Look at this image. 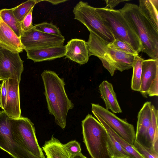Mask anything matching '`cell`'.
Segmentation results:
<instances>
[{"mask_svg": "<svg viewBox=\"0 0 158 158\" xmlns=\"http://www.w3.org/2000/svg\"><path fill=\"white\" fill-rule=\"evenodd\" d=\"M107 45L110 48L117 50L134 55H138L130 45L118 39H115L112 42L108 44Z\"/></svg>", "mask_w": 158, "mask_h": 158, "instance_id": "cell-29", "label": "cell"}, {"mask_svg": "<svg viewBox=\"0 0 158 158\" xmlns=\"http://www.w3.org/2000/svg\"><path fill=\"white\" fill-rule=\"evenodd\" d=\"M12 130L20 145L34 155L45 158L38 144L34 124L28 118L21 116L12 118Z\"/></svg>", "mask_w": 158, "mask_h": 158, "instance_id": "cell-7", "label": "cell"}, {"mask_svg": "<svg viewBox=\"0 0 158 158\" xmlns=\"http://www.w3.org/2000/svg\"><path fill=\"white\" fill-rule=\"evenodd\" d=\"M0 46L13 52L19 53L24 48L20 39L1 19L0 23Z\"/></svg>", "mask_w": 158, "mask_h": 158, "instance_id": "cell-17", "label": "cell"}, {"mask_svg": "<svg viewBox=\"0 0 158 158\" xmlns=\"http://www.w3.org/2000/svg\"><path fill=\"white\" fill-rule=\"evenodd\" d=\"M152 120L148 130L151 147L158 152V111L153 105L151 106Z\"/></svg>", "mask_w": 158, "mask_h": 158, "instance_id": "cell-23", "label": "cell"}, {"mask_svg": "<svg viewBox=\"0 0 158 158\" xmlns=\"http://www.w3.org/2000/svg\"><path fill=\"white\" fill-rule=\"evenodd\" d=\"M118 10L140 39L141 52L152 59H158V31L142 14L138 6L126 3Z\"/></svg>", "mask_w": 158, "mask_h": 158, "instance_id": "cell-2", "label": "cell"}, {"mask_svg": "<svg viewBox=\"0 0 158 158\" xmlns=\"http://www.w3.org/2000/svg\"><path fill=\"white\" fill-rule=\"evenodd\" d=\"M20 39L25 51L64 45L65 40L62 35L45 33L36 30L34 27L27 31H23Z\"/></svg>", "mask_w": 158, "mask_h": 158, "instance_id": "cell-9", "label": "cell"}, {"mask_svg": "<svg viewBox=\"0 0 158 158\" xmlns=\"http://www.w3.org/2000/svg\"><path fill=\"white\" fill-rule=\"evenodd\" d=\"M27 59L35 62L54 60L65 56V46L51 47L26 50Z\"/></svg>", "mask_w": 158, "mask_h": 158, "instance_id": "cell-16", "label": "cell"}, {"mask_svg": "<svg viewBox=\"0 0 158 158\" xmlns=\"http://www.w3.org/2000/svg\"><path fill=\"white\" fill-rule=\"evenodd\" d=\"M1 81V77H0V81Z\"/></svg>", "mask_w": 158, "mask_h": 158, "instance_id": "cell-39", "label": "cell"}, {"mask_svg": "<svg viewBox=\"0 0 158 158\" xmlns=\"http://www.w3.org/2000/svg\"><path fill=\"white\" fill-rule=\"evenodd\" d=\"M65 47L66 58L81 65L86 64L89 59L86 42L84 40L72 39L67 42Z\"/></svg>", "mask_w": 158, "mask_h": 158, "instance_id": "cell-15", "label": "cell"}, {"mask_svg": "<svg viewBox=\"0 0 158 158\" xmlns=\"http://www.w3.org/2000/svg\"><path fill=\"white\" fill-rule=\"evenodd\" d=\"M7 93L6 104L3 110L11 118L16 119L21 116L19 83L17 78L6 79Z\"/></svg>", "mask_w": 158, "mask_h": 158, "instance_id": "cell-13", "label": "cell"}, {"mask_svg": "<svg viewBox=\"0 0 158 158\" xmlns=\"http://www.w3.org/2000/svg\"><path fill=\"white\" fill-rule=\"evenodd\" d=\"M99 89L106 109L110 110L114 113H122L112 85L106 80L104 81L100 85Z\"/></svg>", "mask_w": 158, "mask_h": 158, "instance_id": "cell-19", "label": "cell"}, {"mask_svg": "<svg viewBox=\"0 0 158 158\" xmlns=\"http://www.w3.org/2000/svg\"><path fill=\"white\" fill-rule=\"evenodd\" d=\"M33 8L25 17L20 23L21 29L23 31H27L34 27L32 23V14Z\"/></svg>", "mask_w": 158, "mask_h": 158, "instance_id": "cell-32", "label": "cell"}, {"mask_svg": "<svg viewBox=\"0 0 158 158\" xmlns=\"http://www.w3.org/2000/svg\"><path fill=\"white\" fill-rule=\"evenodd\" d=\"M42 0H29L22 3L13 8V14L17 19L21 23L30 11L34 8L37 3Z\"/></svg>", "mask_w": 158, "mask_h": 158, "instance_id": "cell-26", "label": "cell"}, {"mask_svg": "<svg viewBox=\"0 0 158 158\" xmlns=\"http://www.w3.org/2000/svg\"><path fill=\"white\" fill-rule=\"evenodd\" d=\"M86 42L89 56H94L98 57L104 67L113 76L115 70L113 62L107 51L108 44L91 32H90L89 38Z\"/></svg>", "mask_w": 158, "mask_h": 158, "instance_id": "cell-12", "label": "cell"}, {"mask_svg": "<svg viewBox=\"0 0 158 158\" xmlns=\"http://www.w3.org/2000/svg\"><path fill=\"white\" fill-rule=\"evenodd\" d=\"M108 133L107 145L111 157H130L129 154L123 148L119 143L112 135Z\"/></svg>", "mask_w": 158, "mask_h": 158, "instance_id": "cell-27", "label": "cell"}, {"mask_svg": "<svg viewBox=\"0 0 158 158\" xmlns=\"http://www.w3.org/2000/svg\"><path fill=\"white\" fill-rule=\"evenodd\" d=\"M12 118L0 111V148L13 158H42L32 153L20 145L12 130Z\"/></svg>", "mask_w": 158, "mask_h": 158, "instance_id": "cell-6", "label": "cell"}, {"mask_svg": "<svg viewBox=\"0 0 158 158\" xmlns=\"http://www.w3.org/2000/svg\"><path fill=\"white\" fill-rule=\"evenodd\" d=\"M111 158H130L129 157H120V158L112 157Z\"/></svg>", "mask_w": 158, "mask_h": 158, "instance_id": "cell-37", "label": "cell"}, {"mask_svg": "<svg viewBox=\"0 0 158 158\" xmlns=\"http://www.w3.org/2000/svg\"><path fill=\"white\" fill-rule=\"evenodd\" d=\"M74 19L82 23L91 32L107 44L112 42L115 39L109 28L96 11V8L87 2L79 1L74 7Z\"/></svg>", "mask_w": 158, "mask_h": 158, "instance_id": "cell-5", "label": "cell"}, {"mask_svg": "<svg viewBox=\"0 0 158 158\" xmlns=\"http://www.w3.org/2000/svg\"><path fill=\"white\" fill-rule=\"evenodd\" d=\"M96 118L107 132L119 143L123 148L129 154L130 158H144L137 151L133 145L130 144L123 139L101 118L98 117Z\"/></svg>", "mask_w": 158, "mask_h": 158, "instance_id": "cell-22", "label": "cell"}, {"mask_svg": "<svg viewBox=\"0 0 158 158\" xmlns=\"http://www.w3.org/2000/svg\"><path fill=\"white\" fill-rule=\"evenodd\" d=\"M139 2L140 11L158 31V0H139Z\"/></svg>", "mask_w": 158, "mask_h": 158, "instance_id": "cell-21", "label": "cell"}, {"mask_svg": "<svg viewBox=\"0 0 158 158\" xmlns=\"http://www.w3.org/2000/svg\"><path fill=\"white\" fill-rule=\"evenodd\" d=\"M83 142L92 158H111L108 149V133L98 121L88 114L82 121Z\"/></svg>", "mask_w": 158, "mask_h": 158, "instance_id": "cell-3", "label": "cell"}, {"mask_svg": "<svg viewBox=\"0 0 158 158\" xmlns=\"http://www.w3.org/2000/svg\"><path fill=\"white\" fill-rule=\"evenodd\" d=\"M41 77L49 113L54 116L56 124L64 129L68 111L74 107L66 94L64 79L51 70H44Z\"/></svg>", "mask_w": 158, "mask_h": 158, "instance_id": "cell-1", "label": "cell"}, {"mask_svg": "<svg viewBox=\"0 0 158 158\" xmlns=\"http://www.w3.org/2000/svg\"><path fill=\"white\" fill-rule=\"evenodd\" d=\"M107 51L115 70L122 72L132 68L136 55L112 48L107 45Z\"/></svg>", "mask_w": 158, "mask_h": 158, "instance_id": "cell-18", "label": "cell"}, {"mask_svg": "<svg viewBox=\"0 0 158 158\" xmlns=\"http://www.w3.org/2000/svg\"><path fill=\"white\" fill-rule=\"evenodd\" d=\"M13 10V8L0 10V17L3 22L20 38L23 31L21 23L14 16Z\"/></svg>", "mask_w": 158, "mask_h": 158, "instance_id": "cell-24", "label": "cell"}, {"mask_svg": "<svg viewBox=\"0 0 158 158\" xmlns=\"http://www.w3.org/2000/svg\"><path fill=\"white\" fill-rule=\"evenodd\" d=\"M7 85L6 80L2 81L0 97V107L3 110L6 102Z\"/></svg>", "mask_w": 158, "mask_h": 158, "instance_id": "cell-33", "label": "cell"}, {"mask_svg": "<svg viewBox=\"0 0 158 158\" xmlns=\"http://www.w3.org/2000/svg\"><path fill=\"white\" fill-rule=\"evenodd\" d=\"M1 84H0V94H1Z\"/></svg>", "mask_w": 158, "mask_h": 158, "instance_id": "cell-38", "label": "cell"}, {"mask_svg": "<svg viewBox=\"0 0 158 158\" xmlns=\"http://www.w3.org/2000/svg\"><path fill=\"white\" fill-rule=\"evenodd\" d=\"M92 111L95 117L101 118L123 139L133 145L135 139L133 126L126 119H122L98 104L92 103Z\"/></svg>", "mask_w": 158, "mask_h": 158, "instance_id": "cell-8", "label": "cell"}, {"mask_svg": "<svg viewBox=\"0 0 158 158\" xmlns=\"http://www.w3.org/2000/svg\"><path fill=\"white\" fill-rule=\"evenodd\" d=\"M139 92L145 98L158 96V59L143 60Z\"/></svg>", "mask_w": 158, "mask_h": 158, "instance_id": "cell-11", "label": "cell"}, {"mask_svg": "<svg viewBox=\"0 0 158 158\" xmlns=\"http://www.w3.org/2000/svg\"><path fill=\"white\" fill-rule=\"evenodd\" d=\"M47 1L50 2L53 5H56L60 3H63L68 1L67 0H42V1Z\"/></svg>", "mask_w": 158, "mask_h": 158, "instance_id": "cell-35", "label": "cell"}, {"mask_svg": "<svg viewBox=\"0 0 158 158\" xmlns=\"http://www.w3.org/2000/svg\"><path fill=\"white\" fill-rule=\"evenodd\" d=\"M104 1L106 2V6L104 7L105 8L109 9H114V8L120 2L125 1H128V0H105Z\"/></svg>", "mask_w": 158, "mask_h": 158, "instance_id": "cell-34", "label": "cell"}, {"mask_svg": "<svg viewBox=\"0 0 158 158\" xmlns=\"http://www.w3.org/2000/svg\"><path fill=\"white\" fill-rule=\"evenodd\" d=\"M144 60L138 55H136L132 66L133 74L131 81L132 90L139 91L141 85L142 65Z\"/></svg>", "mask_w": 158, "mask_h": 158, "instance_id": "cell-25", "label": "cell"}, {"mask_svg": "<svg viewBox=\"0 0 158 158\" xmlns=\"http://www.w3.org/2000/svg\"><path fill=\"white\" fill-rule=\"evenodd\" d=\"M133 146L137 151L144 158H158V152L152 148L142 145L135 140Z\"/></svg>", "mask_w": 158, "mask_h": 158, "instance_id": "cell-30", "label": "cell"}, {"mask_svg": "<svg viewBox=\"0 0 158 158\" xmlns=\"http://www.w3.org/2000/svg\"><path fill=\"white\" fill-rule=\"evenodd\" d=\"M0 20H1V18H0Z\"/></svg>", "mask_w": 158, "mask_h": 158, "instance_id": "cell-40", "label": "cell"}, {"mask_svg": "<svg viewBox=\"0 0 158 158\" xmlns=\"http://www.w3.org/2000/svg\"><path fill=\"white\" fill-rule=\"evenodd\" d=\"M36 30L45 33L57 35H62L59 28L51 23L43 22L34 26Z\"/></svg>", "mask_w": 158, "mask_h": 158, "instance_id": "cell-28", "label": "cell"}, {"mask_svg": "<svg viewBox=\"0 0 158 158\" xmlns=\"http://www.w3.org/2000/svg\"><path fill=\"white\" fill-rule=\"evenodd\" d=\"M73 158H87L84 156L82 153H81L80 154L74 156Z\"/></svg>", "mask_w": 158, "mask_h": 158, "instance_id": "cell-36", "label": "cell"}, {"mask_svg": "<svg viewBox=\"0 0 158 158\" xmlns=\"http://www.w3.org/2000/svg\"><path fill=\"white\" fill-rule=\"evenodd\" d=\"M64 145L73 158L81 153L80 144L76 140L69 141Z\"/></svg>", "mask_w": 158, "mask_h": 158, "instance_id": "cell-31", "label": "cell"}, {"mask_svg": "<svg viewBox=\"0 0 158 158\" xmlns=\"http://www.w3.org/2000/svg\"><path fill=\"white\" fill-rule=\"evenodd\" d=\"M42 148L47 158H73L64 144L53 135L45 141Z\"/></svg>", "mask_w": 158, "mask_h": 158, "instance_id": "cell-20", "label": "cell"}, {"mask_svg": "<svg viewBox=\"0 0 158 158\" xmlns=\"http://www.w3.org/2000/svg\"><path fill=\"white\" fill-rule=\"evenodd\" d=\"M151 106V102H145L139 112L135 139L142 145L149 148H151L148 130L152 120Z\"/></svg>", "mask_w": 158, "mask_h": 158, "instance_id": "cell-14", "label": "cell"}, {"mask_svg": "<svg viewBox=\"0 0 158 158\" xmlns=\"http://www.w3.org/2000/svg\"><path fill=\"white\" fill-rule=\"evenodd\" d=\"M96 11L110 30L115 39L127 43L138 54L141 52L140 39L118 10L96 8Z\"/></svg>", "mask_w": 158, "mask_h": 158, "instance_id": "cell-4", "label": "cell"}, {"mask_svg": "<svg viewBox=\"0 0 158 158\" xmlns=\"http://www.w3.org/2000/svg\"><path fill=\"white\" fill-rule=\"evenodd\" d=\"M19 53L0 46V76L1 81L16 77L20 82L23 70V63Z\"/></svg>", "mask_w": 158, "mask_h": 158, "instance_id": "cell-10", "label": "cell"}]
</instances>
